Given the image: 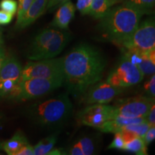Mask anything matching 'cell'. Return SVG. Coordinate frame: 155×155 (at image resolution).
<instances>
[{
    "mask_svg": "<svg viewBox=\"0 0 155 155\" xmlns=\"http://www.w3.org/2000/svg\"><path fill=\"white\" fill-rule=\"evenodd\" d=\"M116 45L121 50H134L141 53H147L155 50L154 18H149L140 22L138 28L130 36Z\"/></svg>",
    "mask_w": 155,
    "mask_h": 155,
    "instance_id": "obj_6",
    "label": "cell"
},
{
    "mask_svg": "<svg viewBox=\"0 0 155 155\" xmlns=\"http://www.w3.org/2000/svg\"><path fill=\"white\" fill-rule=\"evenodd\" d=\"M74 143L79 147L83 155H91L94 154L95 145L94 141L90 137H83L78 139Z\"/></svg>",
    "mask_w": 155,
    "mask_h": 155,
    "instance_id": "obj_22",
    "label": "cell"
},
{
    "mask_svg": "<svg viewBox=\"0 0 155 155\" xmlns=\"http://www.w3.org/2000/svg\"><path fill=\"white\" fill-rule=\"evenodd\" d=\"M2 40L1 32H0V47H2Z\"/></svg>",
    "mask_w": 155,
    "mask_h": 155,
    "instance_id": "obj_36",
    "label": "cell"
},
{
    "mask_svg": "<svg viewBox=\"0 0 155 155\" xmlns=\"http://www.w3.org/2000/svg\"><path fill=\"white\" fill-rule=\"evenodd\" d=\"M124 1H125V0H111V7H114V5H118L119 3H121Z\"/></svg>",
    "mask_w": 155,
    "mask_h": 155,
    "instance_id": "obj_35",
    "label": "cell"
},
{
    "mask_svg": "<svg viewBox=\"0 0 155 155\" xmlns=\"http://www.w3.org/2000/svg\"><path fill=\"white\" fill-rule=\"evenodd\" d=\"M63 77L62 58H53L28 62L22 69L20 80L32 78L63 79Z\"/></svg>",
    "mask_w": 155,
    "mask_h": 155,
    "instance_id": "obj_7",
    "label": "cell"
},
{
    "mask_svg": "<svg viewBox=\"0 0 155 155\" xmlns=\"http://www.w3.org/2000/svg\"><path fill=\"white\" fill-rule=\"evenodd\" d=\"M92 0H77L75 8L80 12L82 15L90 14Z\"/></svg>",
    "mask_w": 155,
    "mask_h": 155,
    "instance_id": "obj_25",
    "label": "cell"
},
{
    "mask_svg": "<svg viewBox=\"0 0 155 155\" xmlns=\"http://www.w3.org/2000/svg\"><path fill=\"white\" fill-rule=\"evenodd\" d=\"M144 91L147 94V96L151 98H154L155 96V75H151L150 78L145 83Z\"/></svg>",
    "mask_w": 155,
    "mask_h": 155,
    "instance_id": "obj_26",
    "label": "cell"
},
{
    "mask_svg": "<svg viewBox=\"0 0 155 155\" xmlns=\"http://www.w3.org/2000/svg\"><path fill=\"white\" fill-rule=\"evenodd\" d=\"M34 0H18V7H17V22H16V27L20 22L21 19L24 16L27 10H28L31 4L32 3Z\"/></svg>",
    "mask_w": 155,
    "mask_h": 155,
    "instance_id": "obj_23",
    "label": "cell"
},
{
    "mask_svg": "<svg viewBox=\"0 0 155 155\" xmlns=\"http://www.w3.org/2000/svg\"><path fill=\"white\" fill-rule=\"evenodd\" d=\"M0 143H1V142H0Z\"/></svg>",
    "mask_w": 155,
    "mask_h": 155,
    "instance_id": "obj_37",
    "label": "cell"
},
{
    "mask_svg": "<svg viewBox=\"0 0 155 155\" xmlns=\"http://www.w3.org/2000/svg\"><path fill=\"white\" fill-rule=\"evenodd\" d=\"M123 150L126 152L134 153L138 155L147 154V146L144 140L140 137H134L131 140L126 141Z\"/></svg>",
    "mask_w": 155,
    "mask_h": 155,
    "instance_id": "obj_19",
    "label": "cell"
},
{
    "mask_svg": "<svg viewBox=\"0 0 155 155\" xmlns=\"http://www.w3.org/2000/svg\"><path fill=\"white\" fill-rule=\"evenodd\" d=\"M14 15L0 9V25H8L12 22Z\"/></svg>",
    "mask_w": 155,
    "mask_h": 155,
    "instance_id": "obj_29",
    "label": "cell"
},
{
    "mask_svg": "<svg viewBox=\"0 0 155 155\" xmlns=\"http://www.w3.org/2000/svg\"><path fill=\"white\" fill-rule=\"evenodd\" d=\"M71 0H48L47 5V10L53 11L54 9L58 8L59 6Z\"/></svg>",
    "mask_w": 155,
    "mask_h": 155,
    "instance_id": "obj_31",
    "label": "cell"
},
{
    "mask_svg": "<svg viewBox=\"0 0 155 155\" xmlns=\"http://www.w3.org/2000/svg\"><path fill=\"white\" fill-rule=\"evenodd\" d=\"M150 126L149 125V124L146 121H144L140 122V123L131 124L127 125L124 127L122 128V129L131 131L136 137L143 138L147 130L150 129Z\"/></svg>",
    "mask_w": 155,
    "mask_h": 155,
    "instance_id": "obj_21",
    "label": "cell"
},
{
    "mask_svg": "<svg viewBox=\"0 0 155 155\" xmlns=\"http://www.w3.org/2000/svg\"><path fill=\"white\" fill-rule=\"evenodd\" d=\"M48 1V0H34L16 28L24 29L32 25L47 11Z\"/></svg>",
    "mask_w": 155,
    "mask_h": 155,
    "instance_id": "obj_13",
    "label": "cell"
},
{
    "mask_svg": "<svg viewBox=\"0 0 155 155\" xmlns=\"http://www.w3.org/2000/svg\"><path fill=\"white\" fill-rule=\"evenodd\" d=\"M71 40V34L64 30L46 28L35 37L29 50L28 58L40 61L53 58L63 51Z\"/></svg>",
    "mask_w": 155,
    "mask_h": 155,
    "instance_id": "obj_4",
    "label": "cell"
},
{
    "mask_svg": "<svg viewBox=\"0 0 155 155\" xmlns=\"http://www.w3.org/2000/svg\"><path fill=\"white\" fill-rule=\"evenodd\" d=\"M154 103V98L144 96L119 100L116 105L113 106L114 115L129 118H145Z\"/></svg>",
    "mask_w": 155,
    "mask_h": 155,
    "instance_id": "obj_9",
    "label": "cell"
},
{
    "mask_svg": "<svg viewBox=\"0 0 155 155\" xmlns=\"http://www.w3.org/2000/svg\"><path fill=\"white\" fill-rule=\"evenodd\" d=\"M65 152L63 150V149H53L50 152L48 153V154L50 155H60V154H64Z\"/></svg>",
    "mask_w": 155,
    "mask_h": 155,
    "instance_id": "obj_34",
    "label": "cell"
},
{
    "mask_svg": "<svg viewBox=\"0 0 155 155\" xmlns=\"http://www.w3.org/2000/svg\"><path fill=\"white\" fill-rule=\"evenodd\" d=\"M22 68L16 58L7 57L0 68V82L8 80L19 81Z\"/></svg>",
    "mask_w": 155,
    "mask_h": 155,
    "instance_id": "obj_15",
    "label": "cell"
},
{
    "mask_svg": "<svg viewBox=\"0 0 155 155\" xmlns=\"http://www.w3.org/2000/svg\"><path fill=\"white\" fill-rule=\"evenodd\" d=\"M6 58H7V55H6L5 49L3 48L0 47V68H1Z\"/></svg>",
    "mask_w": 155,
    "mask_h": 155,
    "instance_id": "obj_33",
    "label": "cell"
},
{
    "mask_svg": "<svg viewBox=\"0 0 155 155\" xmlns=\"http://www.w3.org/2000/svg\"><path fill=\"white\" fill-rule=\"evenodd\" d=\"M113 115L112 106L106 105V104H95L81 110L77 114V120L81 124L98 129Z\"/></svg>",
    "mask_w": 155,
    "mask_h": 155,
    "instance_id": "obj_10",
    "label": "cell"
},
{
    "mask_svg": "<svg viewBox=\"0 0 155 155\" xmlns=\"http://www.w3.org/2000/svg\"><path fill=\"white\" fill-rule=\"evenodd\" d=\"M63 85V79L32 78L20 80L9 98L28 100L50 94Z\"/></svg>",
    "mask_w": 155,
    "mask_h": 155,
    "instance_id": "obj_5",
    "label": "cell"
},
{
    "mask_svg": "<svg viewBox=\"0 0 155 155\" xmlns=\"http://www.w3.org/2000/svg\"><path fill=\"white\" fill-rule=\"evenodd\" d=\"M143 140H144L145 144L148 146L150 143H152L155 139V127H150V129L147 130V131L145 134L144 137H143Z\"/></svg>",
    "mask_w": 155,
    "mask_h": 155,
    "instance_id": "obj_28",
    "label": "cell"
},
{
    "mask_svg": "<svg viewBox=\"0 0 155 155\" xmlns=\"http://www.w3.org/2000/svg\"><path fill=\"white\" fill-rule=\"evenodd\" d=\"M121 4L142 12L144 15L152 12L155 5V0H125Z\"/></svg>",
    "mask_w": 155,
    "mask_h": 155,
    "instance_id": "obj_20",
    "label": "cell"
},
{
    "mask_svg": "<svg viewBox=\"0 0 155 155\" xmlns=\"http://www.w3.org/2000/svg\"><path fill=\"white\" fill-rule=\"evenodd\" d=\"M124 88H117L107 81L97 82L83 94L82 101L86 104H108L123 91Z\"/></svg>",
    "mask_w": 155,
    "mask_h": 155,
    "instance_id": "obj_11",
    "label": "cell"
},
{
    "mask_svg": "<svg viewBox=\"0 0 155 155\" xmlns=\"http://www.w3.org/2000/svg\"><path fill=\"white\" fill-rule=\"evenodd\" d=\"M146 121L149 124L150 127H154L155 125V105L154 103L151 106L150 111L146 117H145Z\"/></svg>",
    "mask_w": 155,
    "mask_h": 155,
    "instance_id": "obj_30",
    "label": "cell"
},
{
    "mask_svg": "<svg viewBox=\"0 0 155 155\" xmlns=\"http://www.w3.org/2000/svg\"><path fill=\"white\" fill-rule=\"evenodd\" d=\"M144 77V75L138 68L122 57L109 73L106 81L117 88H124L140 83Z\"/></svg>",
    "mask_w": 155,
    "mask_h": 155,
    "instance_id": "obj_8",
    "label": "cell"
},
{
    "mask_svg": "<svg viewBox=\"0 0 155 155\" xmlns=\"http://www.w3.org/2000/svg\"><path fill=\"white\" fill-rule=\"evenodd\" d=\"M143 15L142 12L121 4L111 7L107 14L100 19L98 31L103 38L116 45L134 32Z\"/></svg>",
    "mask_w": 155,
    "mask_h": 155,
    "instance_id": "obj_2",
    "label": "cell"
},
{
    "mask_svg": "<svg viewBox=\"0 0 155 155\" xmlns=\"http://www.w3.org/2000/svg\"><path fill=\"white\" fill-rule=\"evenodd\" d=\"M62 65L63 84L69 94L78 97L101 81L106 60L98 49L81 43L62 58Z\"/></svg>",
    "mask_w": 155,
    "mask_h": 155,
    "instance_id": "obj_1",
    "label": "cell"
},
{
    "mask_svg": "<svg viewBox=\"0 0 155 155\" xmlns=\"http://www.w3.org/2000/svg\"><path fill=\"white\" fill-rule=\"evenodd\" d=\"M28 144H29L28 140L24 134L18 131L9 140L0 143V150H3L9 155H16L17 152L22 147Z\"/></svg>",
    "mask_w": 155,
    "mask_h": 155,
    "instance_id": "obj_16",
    "label": "cell"
},
{
    "mask_svg": "<svg viewBox=\"0 0 155 155\" xmlns=\"http://www.w3.org/2000/svg\"><path fill=\"white\" fill-rule=\"evenodd\" d=\"M16 155H34L33 147L30 144L25 145L17 152Z\"/></svg>",
    "mask_w": 155,
    "mask_h": 155,
    "instance_id": "obj_32",
    "label": "cell"
},
{
    "mask_svg": "<svg viewBox=\"0 0 155 155\" xmlns=\"http://www.w3.org/2000/svg\"><path fill=\"white\" fill-rule=\"evenodd\" d=\"M111 0H92L89 15L95 19L104 17L111 8Z\"/></svg>",
    "mask_w": 155,
    "mask_h": 155,
    "instance_id": "obj_17",
    "label": "cell"
},
{
    "mask_svg": "<svg viewBox=\"0 0 155 155\" xmlns=\"http://www.w3.org/2000/svg\"><path fill=\"white\" fill-rule=\"evenodd\" d=\"M76 8L71 1L63 4L58 7L53 19L50 25L60 30H67L71 21L75 17Z\"/></svg>",
    "mask_w": 155,
    "mask_h": 155,
    "instance_id": "obj_12",
    "label": "cell"
},
{
    "mask_svg": "<svg viewBox=\"0 0 155 155\" xmlns=\"http://www.w3.org/2000/svg\"><path fill=\"white\" fill-rule=\"evenodd\" d=\"M58 140V134L50 135L40 141L35 146L33 147L35 155H46L48 154L55 147Z\"/></svg>",
    "mask_w": 155,
    "mask_h": 155,
    "instance_id": "obj_18",
    "label": "cell"
},
{
    "mask_svg": "<svg viewBox=\"0 0 155 155\" xmlns=\"http://www.w3.org/2000/svg\"><path fill=\"white\" fill-rule=\"evenodd\" d=\"M125 141L120 132H116L114 135V138L108 147V149H116V150H123L124 147Z\"/></svg>",
    "mask_w": 155,
    "mask_h": 155,
    "instance_id": "obj_27",
    "label": "cell"
},
{
    "mask_svg": "<svg viewBox=\"0 0 155 155\" xmlns=\"http://www.w3.org/2000/svg\"><path fill=\"white\" fill-rule=\"evenodd\" d=\"M73 112V104L67 94L36 103L32 107V116L42 127H55L66 122Z\"/></svg>",
    "mask_w": 155,
    "mask_h": 155,
    "instance_id": "obj_3",
    "label": "cell"
},
{
    "mask_svg": "<svg viewBox=\"0 0 155 155\" xmlns=\"http://www.w3.org/2000/svg\"><path fill=\"white\" fill-rule=\"evenodd\" d=\"M144 121H146L144 117L129 118L119 115H113L111 119L107 120L98 129V130L104 133L115 134L116 132H119L122 128L124 127L125 126L131 124L140 123Z\"/></svg>",
    "mask_w": 155,
    "mask_h": 155,
    "instance_id": "obj_14",
    "label": "cell"
},
{
    "mask_svg": "<svg viewBox=\"0 0 155 155\" xmlns=\"http://www.w3.org/2000/svg\"><path fill=\"white\" fill-rule=\"evenodd\" d=\"M18 4L16 0H1L0 9L15 15L17 13Z\"/></svg>",
    "mask_w": 155,
    "mask_h": 155,
    "instance_id": "obj_24",
    "label": "cell"
}]
</instances>
